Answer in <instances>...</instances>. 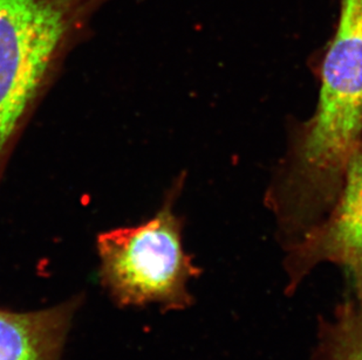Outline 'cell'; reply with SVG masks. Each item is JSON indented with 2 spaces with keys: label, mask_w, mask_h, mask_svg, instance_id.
<instances>
[{
  "label": "cell",
  "mask_w": 362,
  "mask_h": 360,
  "mask_svg": "<svg viewBox=\"0 0 362 360\" xmlns=\"http://www.w3.org/2000/svg\"><path fill=\"white\" fill-rule=\"evenodd\" d=\"M322 262L342 265L356 295H362V142L349 158L341 191L328 217L291 247L286 258L291 292Z\"/></svg>",
  "instance_id": "277c9868"
},
{
  "label": "cell",
  "mask_w": 362,
  "mask_h": 360,
  "mask_svg": "<svg viewBox=\"0 0 362 360\" xmlns=\"http://www.w3.org/2000/svg\"><path fill=\"white\" fill-rule=\"evenodd\" d=\"M361 137L362 0H340L338 28L322 65L317 112L271 193L272 208L286 231L303 235L331 211Z\"/></svg>",
  "instance_id": "6da1fadb"
},
{
  "label": "cell",
  "mask_w": 362,
  "mask_h": 360,
  "mask_svg": "<svg viewBox=\"0 0 362 360\" xmlns=\"http://www.w3.org/2000/svg\"><path fill=\"white\" fill-rule=\"evenodd\" d=\"M319 360H362V297L349 299L319 330Z\"/></svg>",
  "instance_id": "8992f818"
},
{
  "label": "cell",
  "mask_w": 362,
  "mask_h": 360,
  "mask_svg": "<svg viewBox=\"0 0 362 360\" xmlns=\"http://www.w3.org/2000/svg\"><path fill=\"white\" fill-rule=\"evenodd\" d=\"M110 0H0V163L59 52Z\"/></svg>",
  "instance_id": "7a4b0ae2"
},
{
  "label": "cell",
  "mask_w": 362,
  "mask_h": 360,
  "mask_svg": "<svg viewBox=\"0 0 362 360\" xmlns=\"http://www.w3.org/2000/svg\"><path fill=\"white\" fill-rule=\"evenodd\" d=\"M74 297L48 309L12 313L0 309V360H60L73 317Z\"/></svg>",
  "instance_id": "5b68a950"
},
{
  "label": "cell",
  "mask_w": 362,
  "mask_h": 360,
  "mask_svg": "<svg viewBox=\"0 0 362 360\" xmlns=\"http://www.w3.org/2000/svg\"><path fill=\"white\" fill-rule=\"evenodd\" d=\"M356 296H358V295H356ZM359 297H362V295H361V296H359Z\"/></svg>",
  "instance_id": "52a82bcc"
},
{
  "label": "cell",
  "mask_w": 362,
  "mask_h": 360,
  "mask_svg": "<svg viewBox=\"0 0 362 360\" xmlns=\"http://www.w3.org/2000/svg\"><path fill=\"white\" fill-rule=\"evenodd\" d=\"M96 246L100 280L119 306H192L188 283L202 270L183 248L182 222L169 205L144 224L100 234Z\"/></svg>",
  "instance_id": "3957f363"
}]
</instances>
